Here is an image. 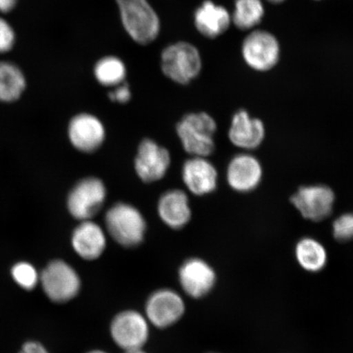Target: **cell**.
I'll list each match as a JSON object with an SVG mask.
<instances>
[{
  "mask_svg": "<svg viewBox=\"0 0 353 353\" xmlns=\"http://www.w3.org/2000/svg\"><path fill=\"white\" fill-rule=\"evenodd\" d=\"M110 236L123 247H135L143 241L147 224L142 214L135 207L118 203L105 216Z\"/></svg>",
  "mask_w": 353,
  "mask_h": 353,
  "instance_id": "obj_4",
  "label": "cell"
},
{
  "mask_svg": "<svg viewBox=\"0 0 353 353\" xmlns=\"http://www.w3.org/2000/svg\"><path fill=\"white\" fill-rule=\"evenodd\" d=\"M123 28L135 43L148 46L158 38L161 24L148 0H116Z\"/></svg>",
  "mask_w": 353,
  "mask_h": 353,
  "instance_id": "obj_1",
  "label": "cell"
},
{
  "mask_svg": "<svg viewBox=\"0 0 353 353\" xmlns=\"http://www.w3.org/2000/svg\"><path fill=\"white\" fill-rule=\"evenodd\" d=\"M11 275L13 281L21 288L26 290H32L39 282V275L32 263L19 262L11 269Z\"/></svg>",
  "mask_w": 353,
  "mask_h": 353,
  "instance_id": "obj_24",
  "label": "cell"
},
{
  "mask_svg": "<svg viewBox=\"0 0 353 353\" xmlns=\"http://www.w3.org/2000/svg\"><path fill=\"white\" fill-rule=\"evenodd\" d=\"M179 281L189 296L200 299L213 290L216 283V273L204 260L191 259L180 268Z\"/></svg>",
  "mask_w": 353,
  "mask_h": 353,
  "instance_id": "obj_15",
  "label": "cell"
},
{
  "mask_svg": "<svg viewBox=\"0 0 353 353\" xmlns=\"http://www.w3.org/2000/svg\"><path fill=\"white\" fill-rule=\"evenodd\" d=\"M19 353H50L46 347L37 341L26 342Z\"/></svg>",
  "mask_w": 353,
  "mask_h": 353,
  "instance_id": "obj_28",
  "label": "cell"
},
{
  "mask_svg": "<svg viewBox=\"0 0 353 353\" xmlns=\"http://www.w3.org/2000/svg\"><path fill=\"white\" fill-rule=\"evenodd\" d=\"M161 72L179 85H188L200 74L202 59L200 51L187 41L170 44L161 54Z\"/></svg>",
  "mask_w": 353,
  "mask_h": 353,
  "instance_id": "obj_2",
  "label": "cell"
},
{
  "mask_svg": "<svg viewBox=\"0 0 353 353\" xmlns=\"http://www.w3.org/2000/svg\"><path fill=\"white\" fill-rule=\"evenodd\" d=\"M107 196V190L101 181L87 178L79 182L70 191L68 208L74 219L91 220L99 213Z\"/></svg>",
  "mask_w": 353,
  "mask_h": 353,
  "instance_id": "obj_7",
  "label": "cell"
},
{
  "mask_svg": "<svg viewBox=\"0 0 353 353\" xmlns=\"http://www.w3.org/2000/svg\"><path fill=\"white\" fill-rule=\"evenodd\" d=\"M266 136L264 123L258 118L251 117L245 110L234 114L228 130V139L236 148L248 152L262 145Z\"/></svg>",
  "mask_w": 353,
  "mask_h": 353,
  "instance_id": "obj_14",
  "label": "cell"
},
{
  "mask_svg": "<svg viewBox=\"0 0 353 353\" xmlns=\"http://www.w3.org/2000/svg\"><path fill=\"white\" fill-rule=\"evenodd\" d=\"M17 2L19 0H0V12L4 13H10L17 6Z\"/></svg>",
  "mask_w": 353,
  "mask_h": 353,
  "instance_id": "obj_29",
  "label": "cell"
},
{
  "mask_svg": "<svg viewBox=\"0 0 353 353\" xmlns=\"http://www.w3.org/2000/svg\"><path fill=\"white\" fill-rule=\"evenodd\" d=\"M14 29L6 19L0 17V54H8L15 46Z\"/></svg>",
  "mask_w": 353,
  "mask_h": 353,
  "instance_id": "obj_26",
  "label": "cell"
},
{
  "mask_svg": "<svg viewBox=\"0 0 353 353\" xmlns=\"http://www.w3.org/2000/svg\"><path fill=\"white\" fill-rule=\"evenodd\" d=\"M290 201L303 219L321 222L332 214L335 195L325 185H309L299 188Z\"/></svg>",
  "mask_w": 353,
  "mask_h": 353,
  "instance_id": "obj_6",
  "label": "cell"
},
{
  "mask_svg": "<svg viewBox=\"0 0 353 353\" xmlns=\"http://www.w3.org/2000/svg\"><path fill=\"white\" fill-rule=\"evenodd\" d=\"M232 21L230 13L222 6L206 0L194 13V24L203 37L215 39L229 28Z\"/></svg>",
  "mask_w": 353,
  "mask_h": 353,
  "instance_id": "obj_17",
  "label": "cell"
},
{
  "mask_svg": "<svg viewBox=\"0 0 353 353\" xmlns=\"http://www.w3.org/2000/svg\"><path fill=\"white\" fill-rule=\"evenodd\" d=\"M131 96L130 88L125 82L114 87V90L109 92L110 100L121 104L127 103L130 100Z\"/></svg>",
  "mask_w": 353,
  "mask_h": 353,
  "instance_id": "obj_27",
  "label": "cell"
},
{
  "mask_svg": "<svg viewBox=\"0 0 353 353\" xmlns=\"http://www.w3.org/2000/svg\"><path fill=\"white\" fill-rule=\"evenodd\" d=\"M264 8L261 0H236L232 21L241 30H250L261 22Z\"/></svg>",
  "mask_w": 353,
  "mask_h": 353,
  "instance_id": "obj_23",
  "label": "cell"
},
{
  "mask_svg": "<svg viewBox=\"0 0 353 353\" xmlns=\"http://www.w3.org/2000/svg\"><path fill=\"white\" fill-rule=\"evenodd\" d=\"M268 1L272 2V3H277L283 2V1H285V0H268Z\"/></svg>",
  "mask_w": 353,
  "mask_h": 353,
  "instance_id": "obj_31",
  "label": "cell"
},
{
  "mask_svg": "<svg viewBox=\"0 0 353 353\" xmlns=\"http://www.w3.org/2000/svg\"><path fill=\"white\" fill-rule=\"evenodd\" d=\"M28 85L23 72L11 61H0V101L14 103L21 99Z\"/></svg>",
  "mask_w": 353,
  "mask_h": 353,
  "instance_id": "obj_21",
  "label": "cell"
},
{
  "mask_svg": "<svg viewBox=\"0 0 353 353\" xmlns=\"http://www.w3.org/2000/svg\"><path fill=\"white\" fill-rule=\"evenodd\" d=\"M110 333L113 341L123 350H142L148 339V321L138 312H123L114 317L110 325Z\"/></svg>",
  "mask_w": 353,
  "mask_h": 353,
  "instance_id": "obj_8",
  "label": "cell"
},
{
  "mask_svg": "<svg viewBox=\"0 0 353 353\" xmlns=\"http://www.w3.org/2000/svg\"><path fill=\"white\" fill-rule=\"evenodd\" d=\"M217 169L206 157H192L184 163L183 180L194 195L204 196L213 192L218 185Z\"/></svg>",
  "mask_w": 353,
  "mask_h": 353,
  "instance_id": "obj_16",
  "label": "cell"
},
{
  "mask_svg": "<svg viewBox=\"0 0 353 353\" xmlns=\"http://www.w3.org/2000/svg\"><path fill=\"white\" fill-rule=\"evenodd\" d=\"M295 258L299 266L308 272H319L328 262L325 247L312 237H303L295 245Z\"/></svg>",
  "mask_w": 353,
  "mask_h": 353,
  "instance_id": "obj_20",
  "label": "cell"
},
{
  "mask_svg": "<svg viewBox=\"0 0 353 353\" xmlns=\"http://www.w3.org/2000/svg\"><path fill=\"white\" fill-rule=\"evenodd\" d=\"M170 154L152 139L140 143L134 167L137 174L145 183H153L164 178L170 165Z\"/></svg>",
  "mask_w": 353,
  "mask_h": 353,
  "instance_id": "obj_11",
  "label": "cell"
},
{
  "mask_svg": "<svg viewBox=\"0 0 353 353\" xmlns=\"http://www.w3.org/2000/svg\"><path fill=\"white\" fill-rule=\"evenodd\" d=\"M88 353H107V352H103V351H99V350H96V351H92V352H88Z\"/></svg>",
  "mask_w": 353,
  "mask_h": 353,
  "instance_id": "obj_32",
  "label": "cell"
},
{
  "mask_svg": "<svg viewBox=\"0 0 353 353\" xmlns=\"http://www.w3.org/2000/svg\"><path fill=\"white\" fill-rule=\"evenodd\" d=\"M97 81L105 87H116L125 82L127 68L125 63L116 56L101 57L94 65Z\"/></svg>",
  "mask_w": 353,
  "mask_h": 353,
  "instance_id": "obj_22",
  "label": "cell"
},
{
  "mask_svg": "<svg viewBox=\"0 0 353 353\" xmlns=\"http://www.w3.org/2000/svg\"><path fill=\"white\" fill-rule=\"evenodd\" d=\"M68 137L73 147L85 153L97 151L103 145L105 131L103 123L91 114H77L70 121Z\"/></svg>",
  "mask_w": 353,
  "mask_h": 353,
  "instance_id": "obj_13",
  "label": "cell"
},
{
  "mask_svg": "<svg viewBox=\"0 0 353 353\" xmlns=\"http://www.w3.org/2000/svg\"><path fill=\"white\" fill-rule=\"evenodd\" d=\"M216 131L217 123L205 112L188 114L176 125L185 151L192 157H207L214 152Z\"/></svg>",
  "mask_w": 353,
  "mask_h": 353,
  "instance_id": "obj_3",
  "label": "cell"
},
{
  "mask_svg": "<svg viewBox=\"0 0 353 353\" xmlns=\"http://www.w3.org/2000/svg\"><path fill=\"white\" fill-rule=\"evenodd\" d=\"M126 353H145L142 350L126 352Z\"/></svg>",
  "mask_w": 353,
  "mask_h": 353,
  "instance_id": "obj_30",
  "label": "cell"
},
{
  "mask_svg": "<svg viewBox=\"0 0 353 353\" xmlns=\"http://www.w3.org/2000/svg\"><path fill=\"white\" fill-rule=\"evenodd\" d=\"M72 245L79 257L94 260L104 252L107 238L99 224L91 220L81 221L73 232Z\"/></svg>",
  "mask_w": 353,
  "mask_h": 353,
  "instance_id": "obj_18",
  "label": "cell"
},
{
  "mask_svg": "<svg viewBox=\"0 0 353 353\" xmlns=\"http://www.w3.org/2000/svg\"><path fill=\"white\" fill-rule=\"evenodd\" d=\"M333 236L338 241L353 240V213L339 215L332 225Z\"/></svg>",
  "mask_w": 353,
  "mask_h": 353,
  "instance_id": "obj_25",
  "label": "cell"
},
{
  "mask_svg": "<svg viewBox=\"0 0 353 353\" xmlns=\"http://www.w3.org/2000/svg\"><path fill=\"white\" fill-rule=\"evenodd\" d=\"M263 176L261 162L249 152L237 154L228 163L227 182L235 192L248 193L254 191L261 183Z\"/></svg>",
  "mask_w": 353,
  "mask_h": 353,
  "instance_id": "obj_10",
  "label": "cell"
},
{
  "mask_svg": "<svg viewBox=\"0 0 353 353\" xmlns=\"http://www.w3.org/2000/svg\"><path fill=\"white\" fill-rule=\"evenodd\" d=\"M185 304L174 290H160L150 296L145 313L150 322L158 328H166L179 321L184 314Z\"/></svg>",
  "mask_w": 353,
  "mask_h": 353,
  "instance_id": "obj_12",
  "label": "cell"
},
{
  "mask_svg": "<svg viewBox=\"0 0 353 353\" xmlns=\"http://www.w3.org/2000/svg\"><path fill=\"white\" fill-rule=\"evenodd\" d=\"M42 289L52 302L64 303L77 296L81 279L74 269L63 260L48 263L39 275Z\"/></svg>",
  "mask_w": 353,
  "mask_h": 353,
  "instance_id": "obj_5",
  "label": "cell"
},
{
  "mask_svg": "<svg viewBox=\"0 0 353 353\" xmlns=\"http://www.w3.org/2000/svg\"><path fill=\"white\" fill-rule=\"evenodd\" d=\"M158 214L163 222L171 228L179 230L186 226L192 218L187 194L179 189L163 194L158 203Z\"/></svg>",
  "mask_w": 353,
  "mask_h": 353,
  "instance_id": "obj_19",
  "label": "cell"
},
{
  "mask_svg": "<svg viewBox=\"0 0 353 353\" xmlns=\"http://www.w3.org/2000/svg\"><path fill=\"white\" fill-rule=\"evenodd\" d=\"M242 54L250 68L266 72L274 68L279 60V43L271 33L255 30L243 42Z\"/></svg>",
  "mask_w": 353,
  "mask_h": 353,
  "instance_id": "obj_9",
  "label": "cell"
}]
</instances>
